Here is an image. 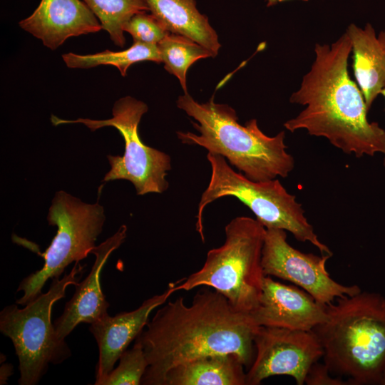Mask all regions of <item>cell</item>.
<instances>
[{"label": "cell", "instance_id": "cell-11", "mask_svg": "<svg viewBox=\"0 0 385 385\" xmlns=\"http://www.w3.org/2000/svg\"><path fill=\"white\" fill-rule=\"evenodd\" d=\"M255 357L246 372V385H258L277 375L292 376L303 385L308 371L323 356L312 330L260 326L254 337Z\"/></svg>", "mask_w": 385, "mask_h": 385}, {"label": "cell", "instance_id": "cell-18", "mask_svg": "<svg viewBox=\"0 0 385 385\" xmlns=\"http://www.w3.org/2000/svg\"><path fill=\"white\" fill-rule=\"evenodd\" d=\"M244 367L235 354L208 355L172 368L163 385H246Z\"/></svg>", "mask_w": 385, "mask_h": 385}, {"label": "cell", "instance_id": "cell-3", "mask_svg": "<svg viewBox=\"0 0 385 385\" xmlns=\"http://www.w3.org/2000/svg\"><path fill=\"white\" fill-rule=\"evenodd\" d=\"M327 319L312 331L332 374L349 385L381 384L385 369V298L361 291L325 306Z\"/></svg>", "mask_w": 385, "mask_h": 385}, {"label": "cell", "instance_id": "cell-7", "mask_svg": "<svg viewBox=\"0 0 385 385\" xmlns=\"http://www.w3.org/2000/svg\"><path fill=\"white\" fill-rule=\"evenodd\" d=\"M83 269L76 262L68 274L53 278L48 291L25 307L12 304L1 311L0 332L11 340L19 359V384H37L50 364H59L71 356L66 341L56 336L51 310L58 300L65 297L66 288L79 282Z\"/></svg>", "mask_w": 385, "mask_h": 385}, {"label": "cell", "instance_id": "cell-28", "mask_svg": "<svg viewBox=\"0 0 385 385\" xmlns=\"http://www.w3.org/2000/svg\"><path fill=\"white\" fill-rule=\"evenodd\" d=\"M381 384L385 385V369H384V374H383Z\"/></svg>", "mask_w": 385, "mask_h": 385}, {"label": "cell", "instance_id": "cell-24", "mask_svg": "<svg viewBox=\"0 0 385 385\" xmlns=\"http://www.w3.org/2000/svg\"><path fill=\"white\" fill-rule=\"evenodd\" d=\"M328 366L323 362H315L312 365L305 378L307 385H349L341 376L333 377Z\"/></svg>", "mask_w": 385, "mask_h": 385}, {"label": "cell", "instance_id": "cell-2", "mask_svg": "<svg viewBox=\"0 0 385 385\" xmlns=\"http://www.w3.org/2000/svg\"><path fill=\"white\" fill-rule=\"evenodd\" d=\"M350 39L343 34L332 44L316 43L315 58L289 102L304 106L284 123L291 131L306 130L356 158L385 154V130L370 123L364 96L348 71Z\"/></svg>", "mask_w": 385, "mask_h": 385}, {"label": "cell", "instance_id": "cell-8", "mask_svg": "<svg viewBox=\"0 0 385 385\" xmlns=\"http://www.w3.org/2000/svg\"><path fill=\"white\" fill-rule=\"evenodd\" d=\"M47 220L50 225L57 227V232L41 254L43 267L19 284L17 291H23L24 294L16 302L22 306L42 293L48 279L60 277L70 264L79 262L91 252L106 216L98 200L95 204H88L66 192L58 191L52 200Z\"/></svg>", "mask_w": 385, "mask_h": 385}, {"label": "cell", "instance_id": "cell-5", "mask_svg": "<svg viewBox=\"0 0 385 385\" xmlns=\"http://www.w3.org/2000/svg\"><path fill=\"white\" fill-rule=\"evenodd\" d=\"M265 232L257 219H232L225 227L224 244L208 251L198 271L174 282L175 291L212 287L236 310L250 313L258 304L265 276L262 265Z\"/></svg>", "mask_w": 385, "mask_h": 385}, {"label": "cell", "instance_id": "cell-25", "mask_svg": "<svg viewBox=\"0 0 385 385\" xmlns=\"http://www.w3.org/2000/svg\"><path fill=\"white\" fill-rule=\"evenodd\" d=\"M12 374V366L8 364H3L1 366L0 384H5L9 377Z\"/></svg>", "mask_w": 385, "mask_h": 385}, {"label": "cell", "instance_id": "cell-21", "mask_svg": "<svg viewBox=\"0 0 385 385\" xmlns=\"http://www.w3.org/2000/svg\"><path fill=\"white\" fill-rule=\"evenodd\" d=\"M115 46L125 43L124 25L136 14L150 11L145 0H83Z\"/></svg>", "mask_w": 385, "mask_h": 385}, {"label": "cell", "instance_id": "cell-27", "mask_svg": "<svg viewBox=\"0 0 385 385\" xmlns=\"http://www.w3.org/2000/svg\"><path fill=\"white\" fill-rule=\"evenodd\" d=\"M385 98V88L381 91V93ZM384 166L385 168V158L383 162Z\"/></svg>", "mask_w": 385, "mask_h": 385}, {"label": "cell", "instance_id": "cell-23", "mask_svg": "<svg viewBox=\"0 0 385 385\" xmlns=\"http://www.w3.org/2000/svg\"><path fill=\"white\" fill-rule=\"evenodd\" d=\"M145 12L135 14L123 30L132 36L133 43L158 45L170 32L152 14Z\"/></svg>", "mask_w": 385, "mask_h": 385}, {"label": "cell", "instance_id": "cell-12", "mask_svg": "<svg viewBox=\"0 0 385 385\" xmlns=\"http://www.w3.org/2000/svg\"><path fill=\"white\" fill-rule=\"evenodd\" d=\"M258 326L311 331L327 319L325 306L297 287L265 276L257 306L250 313Z\"/></svg>", "mask_w": 385, "mask_h": 385}, {"label": "cell", "instance_id": "cell-26", "mask_svg": "<svg viewBox=\"0 0 385 385\" xmlns=\"http://www.w3.org/2000/svg\"><path fill=\"white\" fill-rule=\"evenodd\" d=\"M267 1V6H273L276 4L277 3L282 2L287 0H266ZM304 1H307L308 0H302Z\"/></svg>", "mask_w": 385, "mask_h": 385}, {"label": "cell", "instance_id": "cell-1", "mask_svg": "<svg viewBox=\"0 0 385 385\" xmlns=\"http://www.w3.org/2000/svg\"><path fill=\"white\" fill-rule=\"evenodd\" d=\"M161 306L135 339L148 364L141 384L163 385L172 368L208 355L233 354L251 366L260 326L217 290L199 291L190 305L180 297Z\"/></svg>", "mask_w": 385, "mask_h": 385}, {"label": "cell", "instance_id": "cell-22", "mask_svg": "<svg viewBox=\"0 0 385 385\" xmlns=\"http://www.w3.org/2000/svg\"><path fill=\"white\" fill-rule=\"evenodd\" d=\"M148 366L141 344L135 339L133 346L119 358L118 366L98 385H138Z\"/></svg>", "mask_w": 385, "mask_h": 385}, {"label": "cell", "instance_id": "cell-20", "mask_svg": "<svg viewBox=\"0 0 385 385\" xmlns=\"http://www.w3.org/2000/svg\"><path fill=\"white\" fill-rule=\"evenodd\" d=\"M165 69L175 76L185 93H187L186 75L196 61L215 55L195 41L176 34L169 33L158 44Z\"/></svg>", "mask_w": 385, "mask_h": 385}, {"label": "cell", "instance_id": "cell-15", "mask_svg": "<svg viewBox=\"0 0 385 385\" xmlns=\"http://www.w3.org/2000/svg\"><path fill=\"white\" fill-rule=\"evenodd\" d=\"M19 24L51 50L68 38L103 29L96 15L80 0H41L35 11Z\"/></svg>", "mask_w": 385, "mask_h": 385}, {"label": "cell", "instance_id": "cell-14", "mask_svg": "<svg viewBox=\"0 0 385 385\" xmlns=\"http://www.w3.org/2000/svg\"><path fill=\"white\" fill-rule=\"evenodd\" d=\"M126 233L127 227L121 225L113 235L92 250L91 253L96 256V260L91 272L75 286L72 298L53 324L58 339L65 340L80 323L91 324L108 314L110 304L101 289V273L109 256L124 242Z\"/></svg>", "mask_w": 385, "mask_h": 385}, {"label": "cell", "instance_id": "cell-9", "mask_svg": "<svg viewBox=\"0 0 385 385\" xmlns=\"http://www.w3.org/2000/svg\"><path fill=\"white\" fill-rule=\"evenodd\" d=\"M147 111L148 106L144 102L128 96L115 101L112 109L113 117L109 119L65 120L52 115L51 120L53 125L82 123L92 131L106 126L114 127L124 140V154L108 155L111 170L103 181L128 180L140 195L162 193L169 186L165 177L171 169V160L169 155L146 145L141 140L138 127Z\"/></svg>", "mask_w": 385, "mask_h": 385}, {"label": "cell", "instance_id": "cell-16", "mask_svg": "<svg viewBox=\"0 0 385 385\" xmlns=\"http://www.w3.org/2000/svg\"><path fill=\"white\" fill-rule=\"evenodd\" d=\"M345 33L351 44L354 77L369 111L385 88V31L376 36L370 24L364 29L351 24Z\"/></svg>", "mask_w": 385, "mask_h": 385}, {"label": "cell", "instance_id": "cell-4", "mask_svg": "<svg viewBox=\"0 0 385 385\" xmlns=\"http://www.w3.org/2000/svg\"><path fill=\"white\" fill-rule=\"evenodd\" d=\"M213 98L214 96L207 102L199 103L188 92L179 96L178 107L196 120L197 123H191L200 133L179 131L180 141L223 156L253 181L288 176L294 169V160L287 151L285 132L268 136L260 129L255 118L242 125L232 107L216 103Z\"/></svg>", "mask_w": 385, "mask_h": 385}, {"label": "cell", "instance_id": "cell-10", "mask_svg": "<svg viewBox=\"0 0 385 385\" xmlns=\"http://www.w3.org/2000/svg\"><path fill=\"white\" fill-rule=\"evenodd\" d=\"M332 256L303 253L287 242L285 230L266 229L262 255L265 275L291 282L322 306L361 291L356 284L344 285L330 277L326 263Z\"/></svg>", "mask_w": 385, "mask_h": 385}, {"label": "cell", "instance_id": "cell-19", "mask_svg": "<svg viewBox=\"0 0 385 385\" xmlns=\"http://www.w3.org/2000/svg\"><path fill=\"white\" fill-rule=\"evenodd\" d=\"M66 65L71 68H90L98 66H113L122 76H125L128 68L135 63L145 61L162 63L158 45L133 43L125 50L104 51L93 54L80 55L67 53L62 55Z\"/></svg>", "mask_w": 385, "mask_h": 385}, {"label": "cell", "instance_id": "cell-6", "mask_svg": "<svg viewBox=\"0 0 385 385\" xmlns=\"http://www.w3.org/2000/svg\"><path fill=\"white\" fill-rule=\"evenodd\" d=\"M211 167L208 185L197 207L196 230L205 241L202 215L205 207L227 196L235 197L247 205L266 229L277 228L291 232L300 242H309L322 254L332 251L318 238L304 215L302 205L289 193L278 179L253 181L235 171L220 155L208 153Z\"/></svg>", "mask_w": 385, "mask_h": 385}, {"label": "cell", "instance_id": "cell-13", "mask_svg": "<svg viewBox=\"0 0 385 385\" xmlns=\"http://www.w3.org/2000/svg\"><path fill=\"white\" fill-rule=\"evenodd\" d=\"M175 292V283L170 284L164 292L147 299L137 309L123 312L113 317L108 314L90 324L89 330L98 346L96 385H98L113 369L120 355L149 322V315L152 311L165 304Z\"/></svg>", "mask_w": 385, "mask_h": 385}, {"label": "cell", "instance_id": "cell-17", "mask_svg": "<svg viewBox=\"0 0 385 385\" xmlns=\"http://www.w3.org/2000/svg\"><path fill=\"white\" fill-rule=\"evenodd\" d=\"M152 14L170 33L186 36L211 51L220 48L208 18L200 14L195 0H145Z\"/></svg>", "mask_w": 385, "mask_h": 385}]
</instances>
